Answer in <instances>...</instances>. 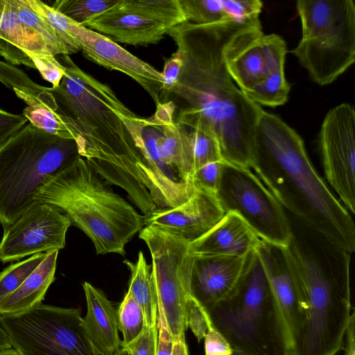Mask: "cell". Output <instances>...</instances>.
Segmentation results:
<instances>
[{
  "mask_svg": "<svg viewBox=\"0 0 355 355\" xmlns=\"http://www.w3.org/2000/svg\"><path fill=\"white\" fill-rule=\"evenodd\" d=\"M56 87H48L75 140L78 153L107 183L122 188L148 215L163 199L144 139L150 119L137 116L112 89L80 69L69 55Z\"/></svg>",
  "mask_w": 355,
  "mask_h": 355,
  "instance_id": "1",
  "label": "cell"
},
{
  "mask_svg": "<svg viewBox=\"0 0 355 355\" xmlns=\"http://www.w3.org/2000/svg\"><path fill=\"white\" fill-rule=\"evenodd\" d=\"M248 25L254 24L185 21L168 30L182 64L166 102L173 97L179 105L175 122L216 139L223 161L250 168L253 136L264 110L236 85L225 62L228 44Z\"/></svg>",
  "mask_w": 355,
  "mask_h": 355,
  "instance_id": "2",
  "label": "cell"
},
{
  "mask_svg": "<svg viewBox=\"0 0 355 355\" xmlns=\"http://www.w3.org/2000/svg\"><path fill=\"white\" fill-rule=\"evenodd\" d=\"M250 168L286 211L339 248L354 252L351 214L313 167L301 137L278 116L263 111L259 119Z\"/></svg>",
  "mask_w": 355,
  "mask_h": 355,
  "instance_id": "3",
  "label": "cell"
},
{
  "mask_svg": "<svg viewBox=\"0 0 355 355\" xmlns=\"http://www.w3.org/2000/svg\"><path fill=\"white\" fill-rule=\"evenodd\" d=\"M291 236L284 252L304 320L291 355H336L344 348L352 312L350 254L286 211Z\"/></svg>",
  "mask_w": 355,
  "mask_h": 355,
  "instance_id": "4",
  "label": "cell"
},
{
  "mask_svg": "<svg viewBox=\"0 0 355 355\" xmlns=\"http://www.w3.org/2000/svg\"><path fill=\"white\" fill-rule=\"evenodd\" d=\"M35 201L59 209L90 239L98 254L125 255L126 244L144 227V215L80 156L43 186Z\"/></svg>",
  "mask_w": 355,
  "mask_h": 355,
  "instance_id": "5",
  "label": "cell"
},
{
  "mask_svg": "<svg viewBox=\"0 0 355 355\" xmlns=\"http://www.w3.org/2000/svg\"><path fill=\"white\" fill-rule=\"evenodd\" d=\"M234 351L244 355H288L279 312L255 250L224 300L205 309Z\"/></svg>",
  "mask_w": 355,
  "mask_h": 355,
  "instance_id": "6",
  "label": "cell"
},
{
  "mask_svg": "<svg viewBox=\"0 0 355 355\" xmlns=\"http://www.w3.org/2000/svg\"><path fill=\"white\" fill-rule=\"evenodd\" d=\"M78 156L74 139L48 134L29 123L0 145V223L3 228Z\"/></svg>",
  "mask_w": 355,
  "mask_h": 355,
  "instance_id": "7",
  "label": "cell"
},
{
  "mask_svg": "<svg viewBox=\"0 0 355 355\" xmlns=\"http://www.w3.org/2000/svg\"><path fill=\"white\" fill-rule=\"evenodd\" d=\"M302 37L292 53L310 78L333 83L355 61V4L352 0H298Z\"/></svg>",
  "mask_w": 355,
  "mask_h": 355,
  "instance_id": "8",
  "label": "cell"
},
{
  "mask_svg": "<svg viewBox=\"0 0 355 355\" xmlns=\"http://www.w3.org/2000/svg\"><path fill=\"white\" fill-rule=\"evenodd\" d=\"M0 322L21 355H97L78 309L40 303Z\"/></svg>",
  "mask_w": 355,
  "mask_h": 355,
  "instance_id": "9",
  "label": "cell"
},
{
  "mask_svg": "<svg viewBox=\"0 0 355 355\" xmlns=\"http://www.w3.org/2000/svg\"><path fill=\"white\" fill-rule=\"evenodd\" d=\"M139 237L147 245L152 259L151 275L158 306L174 342L185 338L186 309L193 301L191 286L193 255L188 241L150 226Z\"/></svg>",
  "mask_w": 355,
  "mask_h": 355,
  "instance_id": "10",
  "label": "cell"
},
{
  "mask_svg": "<svg viewBox=\"0 0 355 355\" xmlns=\"http://www.w3.org/2000/svg\"><path fill=\"white\" fill-rule=\"evenodd\" d=\"M216 197L225 214L239 215L260 239L287 245L291 230L286 210L250 168L223 161Z\"/></svg>",
  "mask_w": 355,
  "mask_h": 355,
  "instance_id": "11",
  "label": "cell"
},
{
  "mask_svg": "<svg viewBox=\"0 0 355 355\" xmlns=\"http://www.w3.org/2000/svg\"><path fill=\"white\" fill-rule=\"evenodd\" d=\"M355 111L347 103L331 109L319 132V147L327 182L347 211L355 214Z\"/></svg>",
  "mask_w": 355,
  "mask_h": 355,
  "instance_id": "12",
  "label": "cell"
},
{
  "mask_svg": "<svg viewBox=\"0 0 355 355\" xmlns=\"http://www.w3.org/2000/svg\"><path fill=\"white\" fill-rule=\"evenodd\" d=\"M69 218L57 207L35 201L4 228L0 242V261H19L37 253L65 246Z\"/></svg>",
  "mask_w": 355,
  "mask_h": 355,
  "instance_id": "13",
  "label": "cell"
},
{
  "mask_svg": "<svg viewBox=\"0 0 355 355\" xmlns=\"http://www.w3.org/2000/svg\"><path fill=\"white\" fill-rule=\"evenodd\" d=\"M287 53L285 41L278 35H264L261 25L242 28L225 51L227 71L243 92L272 73L284 72Z\"/></svg>",
  "mask_w": 355,
  "mask_h": 355,
  "instance_id": "14",
  "label": "cell"
},
{
  "mask_svg": "<svg viewBox=\"0 0 355 355\" xmlns=\"http://www.w3.org/2000/svg\"><path fill=\"white\" fill-rule=\"evenodd\" d=\"M254 250L271 288L288 355H291L304 322V313L284 246L261 239Z\"/></svg>",
  "mask_w": 355,
  "mask_h": 355,
  "instance_id": "15",
  "label": "cell"
},
{
  "mask_svg": "<svg viewBox=\"0 0 355 355\" xmlns=\"http://www.w3.org/2000/svg\"><path fill=\"white\" fill-rule=\"evenodd\" d=\"M216 194L196 189L184 203L157 209L144 216L150 226L192 242L209 231L225 216Z\"/></svg>",
  "mask_w": 355,
  "mask_h": 355,
  "instance_id": "16",
  "label": "cell"
},
{
  "mask_svg": "<svg viewBox=\"0 0 355 355\" xmlns=\"http://www.w3.org/2000/svg\"><path fill=\"white\" fill-rule=\"evenodd\" d=\"M81 50L88 60L109 70L122 72L136 81L156 105L162 103V73L107 36L85 27Z\"/></svg>",
  "mask_w": 355,
  "mask_h": 355,
  "instance_id": "17",
  "label": "cell"
},
{
  "mask_svg": "<svg viewBox=\"0 0 355 355\" xmlns=\"http://www.w3.org/2000/svg\"><path fill=\"white\" fill-rule=\"evenodd\" d=\"M246 257L193 255L191 291L205 309L231 294L242 274Z\"/></svg>",
  "mask_w": 355,
  "mask_h": 355,
  "instance_id": "18",
  "label": "cell"
},
{
  "mask_svg": "<svg viewBox=\"0 0 355 355\" xmlns=\"http://www.w3.org/2000/svg\"><path fill=\"white\" fill-rule=\"evenodd\" d=\"M260 240L239 215L228 212L206 234L189 243V252L193 255L245 257Z\"/></svg>",
  "mask_w": 355,
  "mask_h": 355,
  "instance_id": "19",
  "label": "cell"
},
{
  "mask_svg": "<svg viewBox=\"0 0 355 355\" xmlns=\"http://www.w3.org/2000/svg\"><path fill=\"white\" fill-rule=\"evenodd\" d=\"M114 5L85 23L84 26L107 36L115 42L145 46L159 42L169 30L163 24L119 10Z\"/></svg>",
  "mask_w": 355,
  "mask_h": 355,
  "instance_id": "20",
  "label": "cell"
},
{
  "mask_svg": "<svg viewBox=\"0 0 355 355\" xmlns=\"http://www.w3.org/2000/svg\"><path fill=\"white\" fill-rule=\"evenodd\" d=\"M87 314L83 325L97 355H114L121 347L117 311L99 290L89 282L83 284Z\"/></svg>",
  "mask_w": 355,
  "mask_h": 355,
  "instance_id": "21",
  "label": "cell"
},
{
  "mask_svg": "<svg viewBox=\"0 0 355 355\" xmlns=\"http://www.w3.org/2000/svg\"><path fill=\"white\" fill-rule=\"evenodd\" d=\"M186 21L205 25L226 21L260 23L259 0H179Z\"/></svg>",
  "mask_w": 355,
  "mask_h": 355,
  "instance_id": "22",
  "label": "cell"
},
{
  "mask_svg": "<svg viewBox=\"0 0 355 355\" xmlns=\"http://www.w3.org/2000/svg\"><path fill=\"white\" fill-rule=\"evenodd\" d=\"M58 250L46 252L42 263L22 284L0 304V317L24 313L42 303L55 280Z\"/></svg>",
  "mask_w": 355,
  "mask_h": 355,
  "instance_id": "23",
  "label": "cell"
},
{
  "mask_svg": "<svg viewBox=\"0 0 355 355\" xmlns=\"http://www.w3.org/2000/svg\"><path fill=\"white\" fill-rule=\"evenodd\" d=\"M13 3L22 26L24 51L28 56L73 53L54 28L32 9L27 0H13Z\"/></svg>",
  "mask_w": 355,
  "mask_h": 355,
  "instance_id": "24",
  "label": "cell"
},
{
  "mask_svg": "<svg viewBox=\"0 0 355 355\" xmlns=\"http://www.w3.org/2000/svg\"><path fill=\"white\" fill-rule=\"evenodd\" d=\"M13 90L26 103L23 115L33 127L52 135L73 139L66 121L47 87H43L35 96L19 89Z\"/></svg>",
  "mask_w": 355,
  "mask_h": 355,
  "instance_id": "25",
  "label": "cell"
},
{
  "mask_svg": "<svg viewBox=\"0 0 355 355\" xmlns=\"http://www.w3.org/2000/svg\"><path fill=\"white\" fill-rule=\"evenodd\" d=\"M0 55L13 66L35 69L24 51V33L13 0H0Z\"/></svg>",
  "mask_w": 355,
  "mask_h": 355,
  "instance_id": "26",
  "label": "cell"
},
{
  "mask_svg": "<svg viewBox=\"0 0 355 355\" xmlns=\"http://www.w3.org/2000/svg\"><path fill=\"white\" fill-rule=\"evenodd\" d=\"M123 263L131 272L128 291L143 311L146 327H154L157 324L158 300L151 266L147 264L141 251L136 262L125 260Z\"/></svg>",
  "mask_w": 355,
  "mask_h": 355,
  "instance_id": "27",
  "label": "cell"
},
{
  "mask_svg": "<svg viewBox=\"0 0 355 355\" xmlns=\"http://www.w3.org/2000/svg\"><path fill=\"white\" fill-rule=\"evenodd\" d=\"M114 6L153 20L168 29L186 21L179 0H117Z\"/></svg>",
  "mask_w": 355,
  "mask_h": 355,
  "instance_id": "28",
  "label": "cell"
},
{
  "mask_svg": "<svg viewBox=\"0 0 355 355\" xmlns=\"http://www.w3.org/2000/svg\"><path fill=\"white\" fill-rule=\"evenodd\" d=\"M27 2L54 28L73 53L81 50V40L85 26L57 12L42 1L27 0Z\"/></svg>",
  "mask_w": 355,
  "mask_h": 355,
  "instance_id": "29",
  "label": "cell"
},
{
  "mask_svg": "<svg viewBox=\"0 0 355 355\" xmlns=\"http://www.w3.org/2000/svg\"><path fill=\"white\" fill-rule=\"evenodd\" d=\"M289 92L290 86L284 72H277L270 74L244 93L259 105L274 107L287 102Z\"/></svg>",
  "mask_w": 355,
  "mask_h": 355,
  "instance_id": "30",
  "label": "cell"
},
{
  "mask_svg": "<svg viewBox=\"0 0 355 355\" xmlns=\"http://www.w3.org/2000/svg\"><path fill=\"white\" fill-rule=\"evenodd\" d=\"M119 330L123 335L121 347L137 338L146 327L143 311L132 294L128 291L117 310Z\"/></svg>",
  "mask_w": 355,
  "mask_h": 355,
  "instance_id": "31",
  "label": "cell"
},
{
  "mask_svg": "<svg viewBox=\"0 0 355 355\" xmlns=\"http://www.w3.org/2000/svg\"><path fill=\"white\" fill-rule=\"evenodd\" d=\"M115 0H57L51 6L76 23L84 26L110 9Z\"/></svg>",
  "mask_w": 355,
  "mask_h": 355,
  "instance_id": "32",
  "label": "cell"
},
{
  "mask_svg": "<svg viewBox=\"0 0 355 355\" xmlns=\"http://www.w3.org/2000/svg\"><path fill=\"white\" fill-rule=\"evenodd\" d=\"M46 253H37L8 266L0 272V304L17 290L44 260Z\"/></svg>",
  "mask_w": 355,
  "mask_h": 355,
  "instance_id": "33",
  "label": "cell"
},
{
  "mask_svg": "<svg viewBox=\"0 0 355 355\" xmlns=\"http://www.w3.org/2000/svg\"><path fill=\"white\" fill-rule=\"evenodd\" d=\"M222 162L208 163L192 174V180L196 189L216 194L218 189Z\"/></svg>",
  "mask_w": 355,
  "mask_h": 355,
  "instance_id": "34",
  "label": "cell"
},
{
  "mask_svg": "<svg viewBox=\"0 0 355 355\" xmlns=\"http://www.w3.org/2000/svg\"><path fill=\"white\" fill-rule=\"evenodd\" d=\"M39 71L42 77L52 84V87H58L65 73L64 66L53 55H28Z\"/></svg>",
  "mask_w": 355,
  "mask_h": 355,
  "instance_id": "35",
  "label": "cell"
},
{
  "mask_svg": "<svg viewBox=\"0 0 355 355\" xmlns=\"http://www.w3.org/2000/svg\"><path fill=\"white\" fill-rule=\"evenodd\" d=\"M157 338V324L150 328L146 327L137 338L128 345L121 347L130 355H156Z\"/></svg>",
  "mask_w": 355,
  "mask_h": 355,
  "instance_id": "36",
  "label": "cell"
},
{
  "mask_svg": "<svg viewBox=\"0 0 355 355\" xmlns=\"http://www.w3.org/2000/svg\"><path fill=\"white\" fill-rule=\"evenodd\" d=\"M164 60V69L161 72L163 78L162 103L166 102L168 94L175 85L182 64L180 54L178 51L168 58H165Z\"/></svg>",
  "mask_w": 355,
  "mask_h": 355,
  "instance_id": "37",
  "label": "cell"
},
{
  "mask_svg": "<svg viewBox=\"0 0 355 355\" xmlns=\"http://www.w3.org/2000/svg\"><path fill=\"white\" fill-rule=\"evenodd\" d=\"M207 331L204 337L205 355H232L233 349L216 330L207 314Z\"/></svg>",
  "mask_w": 355,
  "mask_h": 355,
  "instance_id": "38",
  "label": "cell"
},
{
  "mask_svg": "<svg viewBox=\"0 0 355 355\" xmlns=\"http://www.w3.org/2000/svg\"><path fill=\"white\" fill-rule=\"evenodd\" d=\"M28 123L23 115L15 114L0 108V145Z\"/></svg>",
  "mask_w": 355,
  "mask_h": 355,
  "instance_id": "39",
  "label": "cell"
},
{
  "mask_svg": "<svg viewBox=\"0 0 355 355\" xmlns=\"http://www.w3.org/2000/svg\"><path fill=\"white\" fill-rule=\"evenodd\" d=\"M157 329L158 338L156 355H172L175 342L168 329L164 314L159 306Z\"/></svg>",
  "mask_w": 355,
  "mask_h": 355,
  "instance_id": "40",
  "label": "cell"
},
{
  "mask_svg": "<svg viewBox=\"0 0 355 355\" xmlns=\"http://www.w3.org/2000/svg\"><path fill=\"white\" fill-rule=\"evenodd\" d=\"M355 313L353 312L349 320L345 336L344 355H355L354 337Z\"/></svg>",
  "mask_w": 355,
  "mask_h": 355,
  "instance_id": "41",
  "label": "cell"
},
{
  "mask_svg": "<svg viewBox=\"0 0 355 355\" xmlns=\"http://www.w3.org/2000/svg\"><path fill=\"white\" fill-rule=\"evenodd\" d=\"M172 355H188L185 338L174 343Z\"/></svg>",
  "mask_w": 355,
  "mask_h": 355,
  "instance_id": "42",
  "label": "cell"
},
{
  "mask_svg": "<svg viewBox=\"0 0 355 355\" xmlns=\"http://www.w3.org/2000/svg\"><path fill=\"white\" fill-rule=\"evenodd\" d=\"M12 348L9 336L0 322V350Z\"/></svg>",
  "mask_w": 355,
  "mask_h": 355,
  "instance_id": "43",
  "label": "cell"
},
{
  "mask_svg": "<svg viewBox=\"0 0 355 355\" xmlns=\"http://www.w3.org/2000/svg\"><path fill=\"white\" fill-rule=\"evenodd\" d=\"M0 355H21L15 349H6L0 350Z\"/></svg>",
  "mask_w": 355,
  "mask_h": 355,
  "instance_id": "44",
  "label": "cell"
},
{
  "mask_svg": "<svg viewBox=\"0 0 355 355\" xmlns=\"http://www.w3.org/2000/svg\"><path fill=\"white\" fill-rule=\"evenodd\" d=\"M114 355H130L127 351H125L123 348L121 347L119 351L116 352Z\"/></svg>",
  "mask_w": 355,
  "mask_h": 355,
  "instance_id": "45",
  "label": "cell"
},
{
  "mask_svg": "<svg viewBox=\"0 0 355 355\" xmlns=\"http://www.w3.org/2000/svg\"><path fill=\"white\" fill-rule=\"evenodd\" d=\"M232 355H244L239 352H236V351H234L233 350V352H232Z\"/></svg>",
  "mask_w": 355,
  "mask_h": 355,
  "instance_id": "46",
  "label": "cell"
}]
</instances>
